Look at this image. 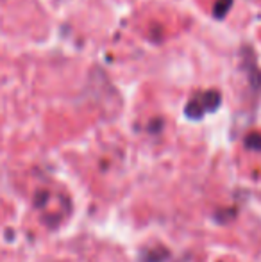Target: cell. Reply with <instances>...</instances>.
Instances as JSON below:
<instances>
[{
	"label": "cell",
	"instance_id": "1",
	"mask_svg": "<svg viewBox=\"0 0 261 262\" xmlns=\"http://www.w3.org/2000/svg\"><path fill=\"white\" fill-rule=\"evenodd\" d=\"M185 113H186V116L192 118V120H200V118L204 116L206 113H209L208 105H206V102H204V97H202V95H197V97H193L192 100L186 104Z\"/></svg>",
	"mask_w": 261,
	"mask_h": 262
},
{
	"label": "cell",
	"instance_id": "2",
	"mask_svg": "<svg viewBox=\"0 0 261 262\" xmlns=\"http://www.w3.org/2000/svg\"><path fill=\"white\" fill-rule=\"evenodd\" d=\"M247 72H249V82H251V86L254 88V91H259L261 90V73H259V70L256 68L254 62H252V59L247 64Z\"/></svg>",
	"mask_w": 261,
	"mask_h": 262
},
{
	"label": "cell",
	"instance_id": "3",
	"mask_svg": "<svg viewBox=\"0 0 261 262\" xmlns=\"http://www.w3.org/2000/svg\"><path fill=\"white\" fill-rule=\"evenodd\" d=\"M233 6V0H218L215 6V16L216 18H224L227 14V11Z\"/></svg>",
	"mask_w": 261,
	"mask_h": 262
},
{
	"label": "cell",
	"instance_id": "4",
	"mask_svg": "<svg viewBox=\"0 0 261 262\" xmlns=\"http://www.w3.org/2000/svg\"><path fill=\"white\" fill-rule=\"evenodd\" d=\"M247 146L249 148H254V150H261V136L258 134H252L247 138Z\"/></svg>",
	"mask_w": 261,
	"mask_h": 262
}]
</instances>
